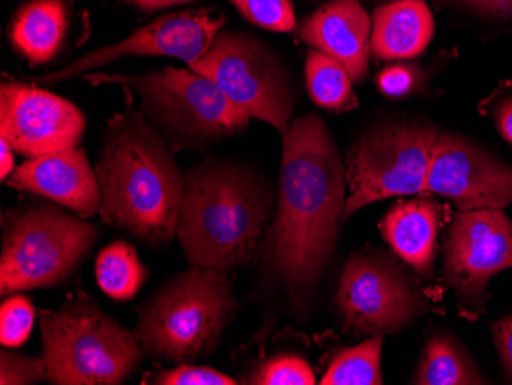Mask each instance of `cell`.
<instances>
[{"label": "cell", "mask_w": 512, "mask_h": 385, "mask_svg": "<svg viewBox=\"0 0 512 385\" xmlns=\"http://www.w3.org/2000/svg\"><path fill=\"white\" fill-rule=\"evenodd\" d=\"M345 165L318 114L283 134L278 208L267 232L264 264L293 309L306 310L335 252L345 209Z\"/></svg>", "instance_id": "cell-1"}, {"label": "cell", "mask_w": 512, "mask_h": 385, "mask_svg": "<svg viewBox=\"0 0 512 385\" xmlns=\"http://www.w3.org/2000/svg\"><path fill=\"white\" fill-rule=\"evenodd\" d=\"M102 223L154 247L177 237L184 174L142 111L109 119L97 160Z\"/></svg>", "instance_id": "cell-2"}, {"label": "cell", "mask_w": 512, "mask_h": 385, "mask_svg": "<svg viewBox=\"0 0 512 385\" xmlns=\"http://www.w3.org/2000/svg\"><path fill=\"white\" fill-rule=\"evenodd\" d=\"M273 194L255 172L207 158L184 174L177 238L189 266L223 272L246 266L266 234Z\"/></svg>", "instance_id": "cell-3"}, {"label": "cell", "mask_w": 512, "mask_h": 385, "mask_svg": "<svg viewBox=\"0 0 512 385\" xmlns=\"http://www.w3.org/2000/svg\"><path fill=\"white\" fill-rule=\"evenodd\" d=\"M238 307L227 272L191 267L137 307L135 338L152 361L194 364L217 350Z\"/></svg>", "instance_id": "cell-4"}, {"label": "cell", "mask_w": 512, "mask_h": 385, "mask_svg": "<svg viewBox=\"0 0 512 385\" xmlns=\"http://www.w3.org/2000/svg\"><path fill=\"white\" fill-rule=\"evenodd\" d=\"M92 85L112 83L140 99V111L172 152H204L249 125L252 117L232 102L209 77L165 66L158 71L120 76L83 74Z\"/></svg>", "instance_id": "cell-5"}, {"label": "cell", "mask_w": 512, "mask_h": 385, "mask_svg": "<svg viewBox=\"0 0 512 385\" xmlns=\"http://www.w3.org/2000/svg\"><path fill=\"white\" fill-rule=\"evenodd\" d=\"M43 359L54 385H119L142 364L143 349L88 293L68 295L57 310H40Z\"/></svg>", "instance_id": "cell-6"}, {"label": "cell", "mask_w": 512, "mask_h": 385, "mask_svg": "<svg viewBox=\"0 0 512 385\" xmlns=\"http://www.w3.org/2000/svg\"><path fill=\"white\" fill-rule=\"evenodd\" d=\"M39 203L8 212L0 257V295L62 284L99 237L85 218Z\"/></svg>", "instance_id": "cell-7"}, {"label": "cell", "mask_w": 512, "mask_h": 385, "mask_svg": "<svg viewBox=\"0 0 512 385\" xmlns=\"http://www.w3.org/2000/svg\"><path fill=\"white\" fill-rule=\"evenodd\" d=\"M440 132L437 126L421 122H393L367 129L345 158L350 195L342 221L376 201L424 192Z\"/></svg>", "instance_id": "cell-8"}, {"label": "cell", "mask_w": 512, "mask_h": 385, "mask_svg": "<svg viewBox=\"0 0 512 385\" xmlns=\"http://www.w3.org/2000/svg\"><path fill=\"white\" fill-rule=\"evenodd\" d=\"M191 70L209 77L252 119L283 135L293 122L292 85L279 57L252 34L223 31Z\"/></svg>", "instance_id": "cell-9"}, {"label": "cell", "mask_w": 512, "mask_h": 385, "mask_svg": "<svg viewBox=\"0 0 512 385\" xmlns=\"http://www.w3.org/2000/svg\"><path fill=\"white\" fill-rule=\"evenodd\" d=\"M335 306L344 329L356 336L398 333L428 309L404 269L371 252L348 258Z\"/></svg>", "instance_id": "cell-10"}, {"label": "cell", "mask_w": 512, "mask_h": 385, "mask_svg": "<svg viewBox=\"0 0 512 385\" xmlns=\"http://www.w3.org/2000/svg\"><path fill=\"white\" fill-rule=\"evenodd\" d=\"M224 22V17L214 19L207 10H184L163 14L120 42L91 51L54 73L37 77L34 83L57 85L74 77H82L86 71L111 65L115 60L131 56L175 57L192 65L211 48Z\"/></svg>", "instance_id": "cell-11"}, {"label": "cell", "mask_w": 512, "mask_h": 385, "mask_svg": "<svg viewBox=\"0 0 512 385\" xmlns=\"http://www.w3.org/2000/svg\"><path fill=\"white\" fill-rule=\"evenodd\" d=\"M445 278L457 297L480 307L494 275L512 267V221L502 209L460 211L448 231Z\"/></svg>", "instance_id": "cell-12"}, {"label": "cell", "mask_w": 512, "mask_h": 385, "mask_svg": "<svg viewBox=\"0 0 512 385\" xmlns=\"http://www.w3.org/2000/svg\"><path fill=\"white\" fill-rule=\"evenodd\" d=\"M86 119L73 102L22 82L0 88V134L17 154L34 158L79 148Z\"/></svg>", "instance_id": "cell-13"}, {"label": "cell", "mask_w": 512, "mask_h": 385, "mask_svg": "<svg viewBox=\"0 0 512 385\" xmlns=\"http://www.w3.org/2000/svg\"><path fill=\"white\" fill-rule=\"evenodd\" d=\"M425 191L448 198L459 211L503 209L512 203V168L462 135L440 132Z\"/></svg>", "instance_id": "cell-14"}, {"label": "cell", "mask_w": 512, "mask_h": 385, "mask_svg": "<svg viewBox=\"0 0 512 385\" xmlns=\"http://www.w3.org/2000/svg\"><path fill=\"white\" fill-rule=\"evenodd\" d=\"M8 188L48 198L79 217L99 214V178L85 149L54 152L30 158L8 177Z\"/></svg>", "instance_id": "cell-15"}, {"label": "cell", "mask_w": 512, "mask_h": 385, "mask_svg": "<svg viewBox=\"0 0 512 385\" xmlns=\"http://www.w3.org/2000/svg\"><path fill=\"white\" fill-rule=\"evenodd\" d=\"M301 42L344 66L353 82L367 77L370 66L371 17L359 0H329L298 30Z\"/></svg>", "instance_id": "cell-16"}, {"label": "cell", "mask_w": 512, "mask_h": 385, "mask_svg": "<svg viewBox=\"0 0 512 385\" xmlns=\"http://www.w3.org/2000/svg\"><path fill=\"white\" fill-rule=\"evenodd\" d=\"M444 223V208L433 198L399 201L381 221L387 243L417 274H433L437 237Z\"/></svg>", "instance_id": "cell-17"}, {"label": "cell", "mask_w": 512, "mask_h": 385, "mask_svg": "<svg viewBox=\"0 0 512 385\" xmlns=\"http://www.w3.org/2000/svg\"><path fill=\"white\" fill-rule=\"evenodd\" d=\"M433 36V14L421 0L387 2L371 17V50L382 60L414 59Z\"/></svg>", "instance_id": "cell-18"}, {"label": "cell", "mask_w": 512, "mask_h": 385, "mask_svg": "<svg viewBox=\"0 0 512 385\" xmlns=\"http://www.w3.org/2000/svg\"><path fill=\"white\" fill-rule=\"evenodd\" d=\"M69 27L66 0H28L17 8L8 25V40L31 66L53 60Z\"/></svg>", "instance_id": "cell-19"}, {"label": "cell", "mask_w": 512, "mask_h": 385, "mask_svg": "<svg viewBox=\"0 0 512 385\" xmlns=\"http://www.w3.org/2000/svg\"><path fill=\"white\" fill-rule=\"evenodd\" d=\"M419 385L485 384L473 359L456 339L439 333L425 347L421 364L414 376Z\"/></svg>", "instance_id": "cell-20"}, {"label": "cell", "mask_w": 512, "mask_h": 385, "mask_svg": "<svg viewBox=\"0 0 512 385\" xmlns=\"http://www.w3.org/2000/svg\"><path fill=\"white\" fill-rule=\"evenodd\" d=\"M352 77L341 63L318 50L309 51L306 59V85L319 108L348 112L358 108Z\"/></svg>", "instance_id": "cell-21"}, {"label": "cell", "mask_w": 512, "mask_h": 385, "mask_svg": "<svg viewBox=\"0 0 512 385\" xmlns=\"http://www.w3.org/2000/svg\"><path fill=\"white\" fill-rule=\"evenodd\" d=\"M96 278L109 298L129 301L148 280V269L138 258L134 246L126 241H114L97 257Z\"/></svg>", "instance_id": "cell-22"}, {"label": "cell", "mask_w": 512, "mask_h": 385, "mask_svg": "<svg viewBox=\"0 0 512 385\" xmlns=\"http://www.w3.org/2000/svg\"><path fill=\"white\" fill-rule=\"evenodd\" d=\"M384 335L342 350L322 376V385H379L382 384L381 352Z\"/></svg>", "instance_id": "cell-23"}, {"label": "cell", "mask_w": 512, "mask_h": 385, "mask_svg": "<svg viewBox=\"0 0 512 385\" xmlns=\"http://www.w3.org/2000/svg\"><path fill=\"white\" fill-rule=\"evenodd\" d=\"M241 16L250 24L275 33L295 30L296 17L293 0H230Z\"/></svg>", "instance_id": "cell-24"}, {"label": "cell", "mask_w": 512, "mask_h": 385, "mask_svg": "<svg viewBox=\"0 0 512 385\" xmlns=\"http://www.w3.org/2000/svg\"><path fill=\"white\" fill-rule=\"evenodd\" d=\"M33 303L23 295L7 298L0 307V343L7 349H17L30 338L34 327Z\"/></svg>", "instance_id": "cell-25"}, {"label": "cell", "mask_w": 512, "mask_h": 385, "mask_svg": "<svg viewBox=\"0 0 512 385\" xmlns=\"http://www.w3.org/2000/svg\"><path fill=\"white\" fill-rule=\"evenodd\" d=\"M255 385H313V370L306 359L296 355H279L267 359L250 379Z\"/></svg>", "instance_id": "cell-26"}, {"label": "cell", "mask_w": 512, "mask_h": 385, "mask_svg": "<svg viewBox=\"0 0 512 385\" xmlns=\"http://www.w3.org/2000/svg\"><path fill=\"white\" fill-rule=\"evenodd\" d=\"M143 384L157 385H237V379L226 373L218 372L214 367L180 364L174 369L151 373L143 379Z\"/></svg>", "instance_id": "cell-27"}, {"label": "cell", "mask_w": 512, "mask_h": 385, "mask_svg": "<svg viewBox=\"0 0 512 385\" xmlns=\"http://www.w3.org/2000/svg\"><path fill=\"white\" fill-rule=\"evenodd\" d=\"M48 381L45 359L31 358L20 353L8 352L7 347L0 352V384L28 385Z\"/></svg>", "instance_id": "cell-28"}, {"label": "cell", "mask_w": 512, "mask_h": 385, "mask_svg": "<svg viewBox=\"0 0 512 385\" xmlns=\"http://www.w3.org/2000/svg\"><path fill=\"white\" fill-rule=\"evenodd\" d=\"M379 89L391 99H401L413 91L417 83V73L414 66L390 65L379 73L376 79Z\"/></svg>", "instance_id": "cell-29"}, {"label": "cell", "mask_w": 512, "mask_h": 385, "mask_svg": "<svg viewBox=\"0 0 512 385\" xmlns=\"http://www.w3.org/2000/svg\"><path fill=\"white\" fill-rule=\"evenodd\" d=\"M442 4L454 5L488 19H509L512 16V0H437Z\"/></svg>", "instance_id": "cell-30"}, {"label": "cell", "mask_w": 512, "mask_h": 385, "mask_svg": "<svg viewBox=\"0 0 512 385\" xmlns=\"http://www.w3.org/2000/svg\"><path fill=\"white\" fill-rule=\"evenodd\" d=\"M494 339L506 376L512 382V313L493 326Z\"/></svg>", "instance_id": "cell-31"}, {"label": "cell", "mask_w": 512, "mask_h": 385, "mask_svg": "<svg viewBox=\"0 0 512 385\" xmlns=\"http://www.w3.org/2000/svg\"><path fill=\"white\" fill-rule=\"evenodd\" d=\"M123 2L145 13H155V11L166 10L177 5L191 4L195 0H123Z\"/></svg>", "instance_id": "cell-32"}, {"label": "cell", "mask_w": 512, "mask_h": 385, "mask_svg": "<svg viewBox=\"0 0 512 385\" xmlns=\"http://www.w3.org/2000/svg\"><path fill=\"white\" fill-rule=\"evenodd\" d=\"M497 128L503 139L512 145V97L500 105L496 114Z\"/></svg>", "instance_id": "cell-33"}, {"label": "cell", "mask_w": 512, "mask_h": 385, "mask_svg": "<svg viewBox=\"0 0 512 385\" xmlns=\"http://www.w3.org/2000/svg\"><path fill=\"white\" fill-rule=\"evenodd\" d=\"M14 148L7 137L0 134V178L8 180L14 171Z\"/></svg>", "instance_id": "cell-34"}, {"label": "cell", "mask_w": 512, "mask_h": 385, "mask_svg": "<svg viewBox=\"0 0 512 385\" xmlns=\"http://www.w3.org/2000/svg\"><path fill=\"white\" fill-rule=\"evenodd\" d=\"M384 2H399V0H384ZM421 2H425V0H421Z\"/></svg>", "instance_id": "cell-35"}, {"label": "cell", "mask_w": 512, "mask_h": 385, "mask_svg": "<svg viewBox=\"0 0 512 385\" xmlns=\"http://www.w3.org/2000/svg\"><path fill=\"white\" fill-rule=\"evenodd\" d=\"M316 2H324V0H316Z\"/></svg>", "instance_id": "cell-36"}]
</instances>
